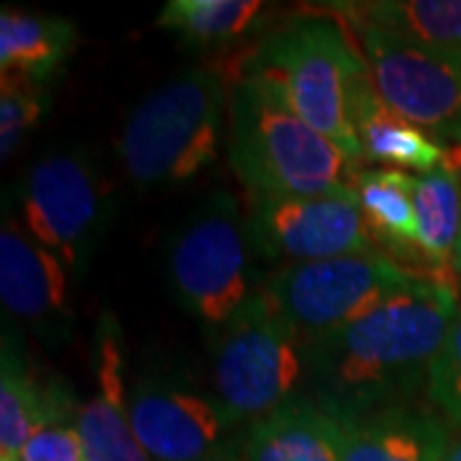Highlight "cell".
<instances>
[{
	"label": "cell",
	"mask_w": 461,
	"mask_h": 461,
	"mask_svg": "<svg viewBox=\"0 0 461 461\" xmlns=\"http://www.w3.org/2000/svg\"><path fill=\"white\" fill-rule=\"evenodd\" d=\"M451 282L423 277L372 313L305 344V379L313 402L339 420L412 402L459 313Z\"/></svg>",
	"instance_id": "obj_1"
},
{
	"label": "cell",
	"mask_w": 461,
	"mask_h": 461,
	"mask_svg": "<svg viewBox=\"0 0 461 461\" xmlns=\"http://www.w3.org/2000/svg\"><path fill=\"white\" fill-rule=\"evenodd\" d=\"M229 159L251 198H357L354 162L251 72L230 87Z\"/></svg>",
	"instance_id": "obj_2"
},
{
	"label": "cell",
	"mask_w": 461,
	"mask_h": 461,
	"mask_svg": "<svg viewBox=\"0 0 461 461\" xmlns=\"http://www.w3.org/2000/svg\"><path fill=\"white\" fill-rule=\"evenodd\" d=\"M241 72L272 85L305 123L341 149L354 165L362 159L351 98L369 67L336 21L315 16L282 26L259 41Z\"/></svg>",
	"instance_id": "obj_3"
},
{
	"label": "cell",
	"mask_w": 461,
	"mask_h": 461,
	"mask_svg": "<svg viewBox=\"0 0 461 461\" xmlns=\"http://www.w3.org/2000/svg\"><path fill=\"white\" fill-rule=\"evenodd\" d=\"M229 80L193 67L151 90L129 115L118 154L139 185H177L213 165L229 113Z\"/></svg>",
	"instance_id": "obj_4"
},
{
	"label": "cell",
	"mask_w": 461,
	"mask_h": 461,
	"mask_svg": "<svg viewBox=\"0 0 461 461\" xmlns=\"http://www.w3.org/2000/svg\"><path fill=\"white\" fill-rule=\"evenodd\" d=\"M251 251L247 221L229 193L205 200L169 247L175 297L211 336L264 295Z\"/></svg>",
	"instance_id": "obj_5"
},
{
	"label": "cell",
	"mask_w": 461,
	"mask_h": 461,
	"mask_svg": "<svg viewBox=\"0 0 461 461\" xmlns=\"http://www.w3.org/2000/svg\"><path fill=\"white\" fill-rule=\"evenodd\" d=\"M418 272L382 251L326 262L285 264L264 282V297L303 344L329 336L405 290Z\"/></svg>",
	"instance_id": "obj_6"
},
{
	"label": "cell",
	"mask_w": 461,
	"mask_h": 461,
	"mask_svg": "<svg viewBox=\"0 0 461 461\" xmlns=\"http://www.w3.org/2000/svg\"><path fill=\"white\" fill-rule=\"evenodd\" d=\"M305 377V344L259 297L213 336V387L236 426L277 411Z\"/></svg>",
	"instance_id": "obj_7"
},
{
	"label": "cell",
	"mask_w": 461,
	"mask_h": 461,
	"mask_svg": "<svg viewBox=\"0 0 461 461\" xmlns=\"http://www.w3.org/2000/svg\"><path fill=\"white\" fill-rule=\"evenodd\" d=\"M23 229L83 275L111 218V187L90 157L54 151L36 159L21 190Z\"/></svg>",
	"instance_id": "obj_8"
},
{
	"label": "cell",
	"mask_w": 461,
	"mask_h": 461,
	"mask_svg": "<svg viewBox=\"0 0 461 461\" xmlns=\"http://www.w3.org/2000/svg\"><path fill=\"white\" fill-rule=\"evenodd\" d=\"M382 103L408 123L454 136L461 126V51L433 50L375 29H354Z\"/></svg>",
	"instance_id": "obj_9"
},
{
	"label": "cell",
	"mask_w": 461,
	"mask_h": 461,
	"mask_svg": "<svg viewBox=\"0 0 461 461\" xmlns=\"http://www.w3.org/2000/svg\"><path fill=\"white\" fill-rule=\"evenodd\" d=\"M247 230L254 251L287 264L375 251L359 200L344 195L251 198Z\"/></svg>",
	"instance_id": "obj_10"
},
{
	"label": "cell",
	"mask_w": 461,
	"mask_h": 461,
	"mask_svg": "<svg viewBox=\"0 0 461 461\" xmlns=\"http://www.w3.org/2000/svg\"><path fill=\"white\" fill-rule=\"evenodd\" d=\"M129 418L154 461H236V423L218 400L144 379L129 395Z\"/></svg>",
	"instance_id": "obj_11"
},
{
	"label": "cell",
	"mask_w": 461,
	"mask_h": 461,
	"mask_svg": "<svg viewBox=\"0 0 461 461\" xmlns=\"http://www.w3.org/2000/svg\"><path fill=\"white\" fill-rule=\"evenodd\" d=\"M69 269L50 249L36 244L16 218H5L0 230V297L5 313L47 341L65 344L72 330Z\"/></svg>",
	"instance_id": "obj_12"
},
{
	"label": "cell",
	"mask_w": 461,
	"mask_h": 461,
	"mask_svg": "<svg viewBox=\"0 0 461 461\" xmlns=\"http://www.w3.org/2000/svg\"><path fill=\"white\" fill-rule=\"evenodd\" d=\"M344 420L311 397H293L249 423L236 461H344Z\"/></svg>",
	"instance_id": "obj_13"
},
{
	"label": "cell",
	"mask_w": 461,
	"mask_h": 461,
	"mask_svg": "<svg viewBox=\"0 0 461 461\" xmlns=\"http://www.w3.org/2000/svg\"><path fill=\"white\" fill-rule=\"evenodd\" d=\"M344 461H444L454 430L433 408L400 402L344 420Z\"/></svg>",
	"instance_id": "obj_14"
},
{
	"label": "cell",
	"mask_w": 461,
	"mask_h": 461,
	"mask_svg": "<svg viewBox=\"0 0 461 461\" xmlns=\"http://www.w3.org/2000/svg\"><path fill=\"white\" fill-rule=\"evenodd\" d=\"M98 382V395L75 412L85 461H154L133 433L129 395L123 387V359L113 326L100 336Z\"/></svg>",
	"instance_id": "obj_15"
},
{
	"label": "cell",
	"mask_w": 461,
	"mask_h": 461,
	"mask_svg": "<svg viewBox=\"0 0 461 461\" xmlns=\"http://www.w3.org/2000/svg\"><path fill=\"white\" fill-rule=\"evenodd\" d=\"M351 121L359 136L362 159L366 162L395 165L397 169H415L418 175H426L451 159L454 149H446L433 139V133L412 126L382 103L369 72L354 90Z\"/></svg>",
	"instance_id": "obj_16"
},
{
	"label": "cell",
	"mask_w": 461,
	"mask_h": 461,
	"mask_svg": "<svg viewBox=\"0 0 461 461\" xmlns=\"http://www.w3.org/2000/svg\"><path fill=\"white\" fill-rule=\"evenodd\" d=\"M326 8L351 29H375L420 47L461 51V0H341Z\"/></svg>",
	"instance_id": "obj_17"
},
{
	"label": "cell",
	"mask_w": 461,
	"mask_h": 461,
	"mask_svg": "<svg viewBox=\"0 0 461 461\" xmlns=\"http://www.w3.org/2000/svg\"><path fill=\"white\" fill-rule=\"evenodd\" d=\"M415 257L429 264L430 272L444 277L454 269V251L461 230V147L451 151L444 167L415 175Z\"/></svg>",
	"instance_id": "obj_18"
},
{
	"label": "cell",
	"mask_w": 461,
	"mask_h": 461,
	"mask_svg": "<svg viewBox=\"0 0 461 461\" xmlns=\"http://www.w3.org/2000/svg\"><path fill=\"white\" fill-rule=\"evenodd\" d=\"M77 29L69 18L3 8L0 72L44 85L75 50Z\"/></svg>",
	"instance_id": "obj_19"
},
{
	"label": "cell",
	"mask_w": 461,
	"mask_h": 461,
	"mask_svg": "<svg viewBox=\"0 0 461 461\" xmlns=\"http://www.w3.org/2000/svg\"><path fill=\"white\" fill-rule=\"evenodd\" d=\"M69 400L54 384L41 387L8 339L0 362V454L18 456L36 430L65 423Z\"/></svg>",
	"instance_id": "obj_20"
},
{
	"label": "cell",
	"mask_w": 461,
	"mask_h": 461,
	"mask_svg": "<svg viewBox=\"0 0 461 461\" xmlns=\"http://www.w3.org/2000/svg\"><path fill=\"white\" fill-rule=\"evenodd\" d=\"M415 175L405 169H364L357 175V200L369 233L402 257H415Z\"/></svg>",
	"instance_id": "obj_21"
},
{
	"label": "cell",
	"mask_w": 461,
	"mask_h": 461,
	"mask_svg": "<svg viewBox=\"0 0 461 461\" xmlns=\"http://www.w3.org/2000/svg\"><path fill=\"white\" fill-rule=\"evenodd\" d=\"M262 14L259 0H169L157 26L198 44H226L254 32Z\"/></svg>",
	"instance_id": "obj_22"
},
{
	"label": "cell",
	"mask_w": 461,
	"mask_h": 461,
	"mask_svg": "<svg viewBox=\"0 0 461 461\" xmlns=\"http://www.w3.org/2000/svg\"><path fill=\"white\" fill-rule=\"evenodd\" d=\"M47 103L50 95L44 85L16 75H3V85H0V159L3 162L41 121Z\"/></svg>",
	"instance_id": "obj_23"
},
{
	"label": "cell",
	"mask_w": 461,
	"mask_h": 461,
	"mask_svg": "<svg viewBox=\"0 0 461 461\" xmlns=\"http://www.w3.org/2000/svg\"><path fill=\"white\" fill-rule=\"evenodd\" d=\"M426 395L430 408L444 418L451 430H461V305L441 351L430 364Z\"/></svg>",
	"instance_id": "obj_24"
},
{
	"label": "cell",
	"mask_w": 461,
	"mask_h": 461,
	"mask_svg": "<svg viewBox=\"0 0 461 461\" xmlns=\"http://www.w3.org/2000/svg\"><path fill=\"white\" fill-rule=\"evenodd\" d=\"M18 461H85L83 438L75 423H54L33 433Z\"/></svg>",
	"instance_id": "obj_25"
},
{
	"label": "cell",
	"mask_w": 461,
	"mask_h": 461,
	"mask_svg": "<svg viewBox=\"0 0 461 461\" xmlns=\"http://www.w3.org/2000/svg\"><path fill=\"white\" fill-rule=\"evenodd\" d=\"M444 461H461V430H454L451 444L446 448Z\"/></svg>",
	"instance_id": "obj_26"
},
{
	"label": "cell",
	"mask_w": 461,
	"mask_h": 461,
	"mask_svg": "<svg viewBox=\"0 0 461 461\" xmlns=\"http://www.w3.org/2000/svg\"><path fill=\"white\" fill-rule=\"evenodd\" d=\"M454 272L461 275V230H459V241H456V251H454Z\"/></svg>",
	"instance_id": "obj_27"
},
{
	"label": "cell",
	"mask_w": 461,
	"mask_h": 461,
	"mask_svg": "<svg viewBox=\"0 0 461 461\" xmlns=\"http://www.w3.org/2000/svg\"><path fill=\"white\" fill-rule=\"evenodd\" d=\"M0 461H18V456H8V454H0Z\"/></svg>",
	"instance_id": "obj_28"
},
{
	"label": "cell",
	"mask_w": 461,
	"mask_h": 461,
	"mask_svg": "<svg viewBox=\"0 0 461 461\" xmlns=\"http://www.w3.org/2000/svg\"><path fill=\"white\" fill-rule=\"evenodd\" d=\"M454 139H459V144H461V126L454 131Z\"/></svg>",
	"instance_id": "obj_29"
}]
</instances>
